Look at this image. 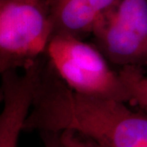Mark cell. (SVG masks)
<instances>
[{
  "label": "cell",
  "instance_id": "obj_7",
  "mask_svg": "<svg viewBox=\"0 0 147 147\" xmlns=\"http://www.w3.org/2000/svg\"><path fill=\"white\" fill-rule=\"evenodd\" d=\"M119 74L130 96L128 104L147 114V74L133 68L119 69Z\"/></svg>",
  "mask_w": 147,
  "mask_h": 147
},
{
  "label": "cell",
  "instance_id": "obj_5",
  "mask_svg": "<svg viewBox=\"0 0 147 147\" xmlns=\"http://www.w3.org/2000/svg\"><path fill=\"white\" fill-rule=\"evenodd\" d=\"M45 57L21 73L18 70L1 73L3 110L0 116V147H17L20 132L24 130L33 106Z\"/></svg>",
  "mask_w": 147,
  "mask_h": 147
},
{
  "label": "cell",
  "instance_id": "obj_1",
  "mask_svg": "<svg viewBox=\"0 0 147 147\" xmlns=\"http://www.w3.org/2000/svg\"><path fill=\"white\" fill-rule=\"evenodd\" d=\"M26 131H68L96 147H147V114L125 102L74 93L42 64Z\"/></svg>",
  "mask_w": 147,
  "mask_h": 147
},
{
  "label": "cell",
  "instance_id": "obj_4",
  "mask_svg": "<svg viewBox=\"0 0 147 147\" xmlns=\"http://www.w3.org/2000/svg\"><path fill=\"white\" fill-rule=\"evenodd\" d=\"M92 37L110 63L147 74V0H120L99 20Z\"/></svg>",
  "mask_w": 147,
  "mask_h": 147
},
{
  "label": "cell",
  "instance_id": "obj_3",
  "mask_svg": "<svg viewBox=\"0 0 147 147\" xmlns=\"http://www.w3.org/2000/svg\"><path fill=\"white\" fill-rule=\"evenodd\" d=\"M54 27L45 6L0 0V71L24 70L46 55Z\"/></svg>",
  "mask_w": 147,
  "mask_h": 147
},
{
  "label": "cell",
  "instance_id": "obj_6",
  "mask_svg": "<svg viewBox=\"0 0 147 147\" xmlns=\"http://www.w3.org/2000/svg\"><path fill=\"white\" fill-rule=\"evenodd\" d=\"M54 27V36L83 39L92 36L102 17L120 0H44Z\"/></svg>",
  "mask_w": 147,
  "mask_h": 147
},
{
  "label": "cell",
  "instance_id": "obj_8",
  "mask_svg": "<svg viewBox=\"0 0 147 147\" xmlns=\"http://www.w3.org/2000/svg\"><path fill=\"white\" fill-rule=\"evenodd\" d=\"M44 147H95L89 140L68 131L40 132Z\"/></svg>",
  "mask_w": 147,
  "mask_h": 147
},
{
  "label": "cell",
  "instance_id": "obj_2",
  "mask_svg": "<svg viewBox=\"0 0 147 147\" xmlns=\"http://www.w3.org/2000/svg\"><path fill=\"white\" fill-rule=\"evenodd\" d=\"M46 57L74 93L129 103L130 96L119 71L111 69L110 62L93 43L57 34L50 41Z\"/></svg>",
  "mask_w": 147,
  "mask_h": 147
},
{
  "label": "cell",
  "instance_id": "obj_9",
  "mask_svg": "<svg viewBox=\"0 0 147 147\" xmlns=\"http://www.w3.org/2000/svg\"><path fill=\"white\" fill-rule=\"evenodd\" d=\"M16 1H22V2L34 3V4H38V5H44V6H45V1H44V0H16Z\"/></svg>",
  "mask_w": 147,
  "mask_h": 147
}]
</instances>
